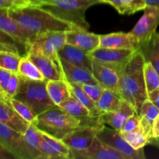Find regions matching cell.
I'll use <instances>...</instances> for the list:
<instances>
[{
    "label": "cell",
    "instance_id": "38",
    "mask_svg": "<svg viewBox=\"0 0 159 159\" xmlns=\"http://www.w3.org/2000/svg\"><path fill=\"white\" fill-rule=\"evenodd\" d=\"M30 6H33L30 0H0V9L13 10Z\"/></svg>",
    "mask_w": 159,
    "mask_h": 159
},
{
    "label": "cell",
    "instance_id": "8",
    "mask_svg": "<svg viewBox=\"0 0 159 159\" xmlns=\"http://www.w3.org/2000/svg\"><path fill=\"white\" fill-rule=\"evenodd\" d=\"M137 50L98 48L88 53L93 61L114 68L120 72L127 65Z\"/></svg>",
    "mask_w": 159,
    "mask_h": 159
},
{
    "label": "cell",
    "instance_id": "34",
    "mask_svg": "<svg viewBox=\"0 0 159 159\" xmlns=\"http://www.w3.org/2000/svg\"><path fill=\"white\" fill-rule=\"evenodd\" d=\"M138 114L146 123L154 127V123L159 115V108L149 99H147L141 107Z\"/></svg>",
    "mask_w": 159,
    "mask_h": 159
},
{
    "label": "cell",
    "instance_id": "22",
    "mask_svg": "<svg viewBox=\"0 0 159 159\" xmlns=\"http://www.w3.org/2000/svg\"><path fill=\"white\" fill-rule=\"evenodd\" d=\"M134 113H137L134 108L128 102L123 99L119 110L115 112L103 113L101 115V118L105 125L107 124L112 128L120 131L126 120Z\"/></svg>",
    "mask_w": 159,
    "mask_h": 159
},
{
    "label": "cell",
    "instance_id": "23",
    "mask_svg": "<svg viewBox=\"0 0 159 159\" xmlns=\"http://www.w3.org/2000/svg\"><path fill=\"white\" fill-rule=\"evenodd\" d=\"M59 57L73 65L88 68L93 71V60L89 56L88 53L77 47L66 43L59 51Z\"/></svg>",
    "mask_w": 159,
    "mask_h": 159
},
{
    "label": "cell",
    "instance_id": "14",
    "mask_svg": "<svg viewBox=\"0 0 159 159\" xmlns=\"http://www.w3.org/2000/svg\"><path fill=\"white\" fill-rule=\"evenodd\" d=\"M71 159H126L121 154L101 141L96 137L85 151L71 152Z\"/></svg>",
    "mask_w": 159,
    "mask_h": 159
},
{
    "label": "cell",
    "instance_id": "28",
    "mask_svg": "<svg viewBox=\"0 0 159 159\" xmlns=\"http://www.w3.org/2000/svg\"><path fill=\"white\" fill-rule=\"evenodd\" d=\"M107 4L113 6L123 15H132L144 10L147 6L145 0H107Z\"/></svg>",
    "mask_w": 159,
    "mask_h": 159
},
{
    "label": "cell",
    "instance_id": "20",
    "mask_svg": "<svg viewBox=\"0 0 159 159\" xmlns=\"http://www.w3.org/2000/svg\"><path fill=\"white\" fill-rule=\"evenodd\" d=\"M93 73L95 78L104 89H107L119 94L120 73L114 68L93 61Z\"/></svg>",
    "mask_w": 159,
    "mask_h": 159
},
{
    "label": "cell",
    "instance_id": "39",
    "mask_svg": "<svg viewBox=\"0 0 159 159\" xmlns=\"http://www.w3.org/2000/svg\"><path fill=\"white\" fill-rule=\"evenodd\" d=\"M141 125V116L138 113H134L128 118L123 125L120 133H127L136 130Z\"/></svg>",
    "mask_w": 159,
    "mask_h": 159
},
{
    "label": "cell",
    "instance_id": "11",
    "mask_svg": "<svg viewBox=\"0 0 159 159\" xmlns=\"http://www.w3.org/2000/svg\"><path fill=\"white\" fill-rule=\"evenodd\" d=\"M102 128L92 126L80 127L66 135L62 141L69 147L71 152H82L91 145Z\"/></svg>",
    "mask_w": 159,
    "mask_h": 159
},
{
    "label": "cell",
    "instance_id": "21",
    "mask_svg": "<svg viewBox=\"0 0 159 159\" xmlns=\"http://www.w3.org/2000/svg\"><path fill=\"white\" fill-rule=\"evenodd\" d=\"M61 59L62 71L68 83H97L93 71L88 68L70 63L63 58Z\"/></svg>",
    "mask_w": 159,
    "mask_h": 159
},
{
    "label": "cell",
    "instance_id": "1",
    "mask_svg": "<svg viewBox=\"0 0 159 159\" xmlns=\"http://www.w3.org/2000/svg\"><path fill=\"white\" fill-rule=\"evenodd\" d=\"M145 64L138 49L125 68L120 72L118 92L123 99L128 102L139 113L143 102L148 99L144 75Z\"/></svg>",
    "mask_w": 159,
    "mask_h": 159
},
{
    "label": "cell",
    "instance_id": "5",
    "mask_svg": "<svg viewBox=\"0 0 159 159\" xmlns=\"http://www.w3.org/2000/svg\"><path fill=\"white\" fill-rule=\"evenodd\" d=\"M48 81L30 80L20 76V89L15 99L27 104L37 116L57 107L48 95Z\"/></svg>",
    "mask_w": 159,
    "mask_h": 159
},
{
    "label": "cell",
    "instance_id": "35",
    "mask_svg": "<svg viewBox=\"0 0 159 159\" xmlns=\"http://www.w3.org/2000/svg\"><path fill=\"white\" fill-rule=\"evenodd\" d=\"M20 86V75L18 73H12L9 82L6 87V94H0V97L5 99H9L15 98L18 93Z\"/></svg>",
    "mask_w": 159,
    "mask_h": 159
},
{
    "label": "cell",
    "instance_id": "25",
    "mask_svg": "<svg viewBox=\"0 0 159 159\" xmlns=\"http://www.w3.org/2000/svg\"><path fill=\"white\" fill-rule=\"evenodd\" d=\"M41 138V131L34 124H31L23 134L26 159L40 158V143Z\"/></svg>",
    "mask_w": 159,
    "mask_h": 159
},
{
    "label": "cell",
    "instance_id": "13",
    "mask_svg": "<svg viewBox=\"0 0 159 159\" xmlns=\"http://www.w3.org/2000/svg\"><path fill=\"white\" fill-rule=\"evenodd\" d=\"M58 107H61L69 114L79 120L81 122L82 127L92 126V127H102L105 125L102 122L101 116H95L88 108L82 105L73 96L62 102Z\"/></svg>",
    "mask_w": 159,
    "mask_h": 159
},
{
    "label": "cell",
    "instance_id": "12",
    "mask_svg": "<svg viewBox=\"0 0 159 159\" xmlns=\"http://www.w3.org/2000/svg\"><path fill=\"white\" fill-rule=\"evenodd\" d=\"M0 147L7 151L14 158L26 159L23 134L0 123Z\"/></svg>",
    "mask_w": 159,
    "mask_h": 159
},
{
    "label": "cell",
    "instance_id": "4",
    "mask_svg": "<svg viewBox=\"0 0 159 159\" xmlns=\"http://www.w3.org/2000/svg\"><path fill=\"white\" fill-rule=\"evenodd\" d=\"M34 125L41 131L61 140L82 127L79 120L58 106L39 115Z\"/></svg>",
    "mask_w": 159,
    "mask_h": 159
},
{
    "label": "cell",
    "instance_id": "26",
    "mask_svg": "<svg viewBox=\"0 0 159 159\" xmlns=\"http://www.w3.org/2000/svg\"><path fill=\"white\" fill-rule=\"evenodd\" d=\"M138 50L142 54L145 62H151L159 73V32L138 46Z\"/></svg>",
    "mask_w": 159,
    "mask_h": 159
},
{
    "label": "cell",
    "instance_id": "9",
    "mask_svg": "<svg viewBox=\"0 0 159 159\" xmlns=\"http://www.w3.org/2000/svg\"><path fill=\"white\" fill-rule=\"evenodd\" d=\"M158 25L159 9L155 6H147L144 9L143 16L130 33L136 38L140 45L157 32L156 30Z\"/></svg>",
    "mask_w": 159,
    "mask_h": 159
},
{
    "label": "cell",
    "instance_id": "17",
    "mask_svg": "<svg viewBox=\"0 0 159 159\" xmlns=\"http://www.w3.org/2000/svg\"><path fill=\"white\" fill-rule=\"evenodd\" d=\"M0 123L21 134L26 133L31 124L23 119L11 104L3 98H0Z\"/></svg>",
    "mask_w": 159,
    "mask_h": 159
},
{
    "label": "cell",
    "instance_id": "31",
    "mask_svg": "<svg viewBox=\"0 0 159 159\" xmlns=\"http://www.w3.org/2000/svg\"><path fill=\"white\" fill-rule=\"evenodd\" d=\"M1 98V97H0ZM9 103L11 104L14 110L22 116L24 120L28 121L30 124H35L36 120L37 119V115L27 104L24 103L22 101L12 98V99H6Z\"/></svg>",
    "mask_w": 159,
    "mask_h": 159
},
{
    "label": "cell",
    "instance_id": "44",
    "mask_svg": "<svg viewBox=\"0 0 159 159\" xmlns=\"http://www.w3.org/2000/svg\"><path fill=\"white\" fill-rule=\"evenodd\" d=\"M153 134L155 138L159 139V124H154Z\"/></svg>",
    "mask_w": 159,
    "mask_h": 159
},
{
    "label": "cell",
    "instance_id": "43",
    "mask_svg": "<svg viewBox=\"0 0 159 159\" xmlns=\"http://www.w3.org/2000/svg\"><path fill=\"white\" fill-rule=\"evenodd\" d=\"M147 6H152L159 9V0H145Z\"/></svg>",
    "mask_w": 159,
    "mask_h": 159
},
{
    "label": "cell",
    "instance_id": "24",
    "mask_svg": "<svg viewBox=\"0 0 159 159\" xmlns=\"http://www.w3.org/2000/svg\"><path fill=\"white\" fill-rule=\"evenodd\" d=\"M47 89L50 98L56 106H60L72 96L71 85L65 79L48 81Z\"/></svg>",
    "mask_w": 159,
    "mask_h": 159
},
{
    "label": "cell",
    "instance_id": "27",
    "mask_svg": "<svg viewBox=\"0 0 159 159\" xmlns=\"http://www.w3.org/2000/svg\"><path fill=\"white\" fill-rule=\"evenodd\" d=\"M123 99L119 94L107 89H104L102 95L96 102L98 110L102 115L109 112H115L118 110L122 103Z\"/></svg>",
    "mask_w": 159,
    "mask_h": 159
},
{
    "label": "cell",
    "instance_id": "32",
    "mask_svg": "<svg viewBox=\"0 0 159 159\" xmlns=\"http://www.w3.org/2000/svg\"><path fill=\"white\" fill-rule=\"evenodd\" d=\"M144 75L148 95L159 87V73L151 62H145Z\"/></svg>",
    "mask_w": 159,
    "mask_h": 159
},
{
    "label": "cell",
    "instance_id": "30",
    "mask_svg": "<svg viewBox=\"0 0 159 159\" xmlns=\"http://www.w3.org/2000/svg\"><path fill=\"white\" fill-rule=\"evenodd\" d=\"M71 88L72 96L77 99L82 105L88 108L95 116H101L102 113L98 110L96 105V102L93 101L86 93L82 89L81 84L79 83H69Z\"/></svg>",
    "mask_w": 159,
    "mask_h": 159
},
{
    "label": "cell",
    "instance_id": "6",
    "mask_svg": "<svg viewBox=\"0 0 159 159\" xmlns=\"http://www.w3.org/2000/svg\"><path fill=\"white\" fill-rule=\"evenodd\" d=\"M66 44V32L56 31L37 35L31 42L29 51L41 53L61 64L59 51ZM28 54V53H27Z\"/></svg>",
    "mask_w": 159,
    "mask_h": 159
},
{
    "label": "cell",
    "instance_id": "40",
    "mask_svg": "<svg viewBox=\"0 0 159 159\" xmlns=\"http://www.w3.org/2000/svg\"><path fill=\"white\" fill-rule=\"evenodd\" d=\"M12 73V71L9 70L0 68V94H6V87L9 83Z\"/></svg>",
    "mask_w": 159,
    "mask_h": 159
},
{
    "label": "cell",
    "instance_id": "37",
    "mask_svg": "<svg viewBox=\"0 0 159 159\" xmlns=\"http://www.w3.org/2000/svg\"><path fill=\"white\" fill-rule=\"evenodd\" d=\"M82 89L85 93L93 99L96 102L102 95L104 88L99 83H83L81 84Z\"/></svg>",
    "mask_w": 159,
    "mask_h": 159
},
{
    "label": "cell",
    "instance_id": "36",
    "mask_svg": "<svg viewBox=\"0 0 159 159\" xmlns=\"http://www.w3.org/2000/svg\"><path fill=\"white\" fill-rule=\"evenodd\" d=\"M42 134V133H41ZM40 158L39 159H64L62 155L57 152L42 136L40 143Z\"/></svg>",
    "mask_w": 159,
    "mask_h": 159
},
{
    "label": "cell",
    "instance_id": "7",
    "mask_svg": "<svg viewBox=\"0 0 159 159\" xmlns=\"http://www.w3.org/2000/svg\"><path fill=\"white\" fill-rule=\"evenodd\" d=\"M98 138L119 152L126 159H145L144 148L136 150L123 137L122 134L113 128H109L105 125L98 132Z\"/></svg>",
    "mask_w": 159,
    "mask_h": 159
},
{
    "label": "cell",
    "instance_id": "18",
    "mask_svg": "<svg viewBox=\"0 0 159 159\" xmlns=\"http://www.w3.org/2000/svg\"><path fill=\"white\" fill-rule=\"evenodd\" d=\"M138 45V40L130 32H116L100 35L99 48L137 50Z\"/></svg>",
    "mask_w": 159,
    "mask_h": 159
},
{
    "label": "cell",
    "instance_id": "10",
    "mask_svg": "<svg viewBox=\"0 0 159 159\" xmlns=\"http://www.w3.org/2000/svg\"><path fill=\"white\" fill-rule=\"evenodd\" d=\"M0 30L3 31L29 51L31 42L37 36L23 28L9 16L7 9H0Z\"/></svg>",
    "mask_w": 159,
    "mask_h": 159
},
{
    "label": "cell",
    "instance_id": "33",
    "mask_svg": "<svg viewBox=\"0 0 159 159\" xmlns=\"http://www.w3.org/2000/svg\"><path fill=\"white\" fill-rule=\"evenodd\" d=\"M22 56L9 51H0V68L7 69L13 73L18 72L19 65Z\"/></svg>",
    "mask_w": 159,
    "mask_h": 159
},
{
    "label": "cell",
    "instance_id": "45",
    "mask_svg": "<svg viewBox=\"0 0 159 159\" xmlns=\"http://www.w3.org/2000/svg\"><path fill=\"white\" fill-rule=\"evenodd\" d=\"M154 124H159V115L158 116V117H157V119L155 120V121Z\"/></svg>",
    "mask_w": 159,
    "mask_h": 159
},
{
    "label": "cell",
    "instance_id": "29",
    "mask_svg": "<svg viewBox=\"0 0 159 159\" xmlns=\"http://www.w3.org/2000/svg\"><path fill=\"white\" fill-rule=\"evenodd\" d=\"M17 73L22 77L30 79V80H46L37 65L29 58L27 55L22 57Z\"/></svg>",
    "mask_w": 159,
    "mask_h": 159
},
{
    "label": "cell",
    "instance_id": "2",
    "mask_svg": "<svg viewBox=\"0 0 159 159\" xmlns=\"http://www.w3.org/2000/svg\"><path fill=\"white\" fill-rule=\"evenodd\" d=\"M8 12L12 19L35 36L56 31L67 32L79 28L60 20L40 6H30Z\"/></svg>",
    "mask_w": 159,
    "mask_h": 159
},
{
    "label": "cell",
    "instance_id": "3",
    "mask_svg": "<svg viewBox=\"0 0 159 159\" xmlns=\"http://www.w3.org/2000/svg\"><path fill=\"white\" fill-rule=\"evenodd\" d=\"M99 3H101L99 0H49L40 7L60 20L89 30L90 26L85 18V12Z\"/></svg>",
    "mask_w": 159,
    "mask_h": 159
},
{
    "label": "cell",
    "instance_id": "19",
    "mask_svg": "<svg viewBox=\"0 0 159 159\" xmlns=\"http://www.w3.org/2000/svg\"><path fill=\"white\" fill-rule=\"evenodd\" d=\"M126 141L136 150L144 148L147 144H155V141L158 139L154 137L153 127L142 122L141 119V125L132 131L121 133Z\"/></svg>",
    "mask_w": 159,
    "mask_h": 159
},
{
    "label": "cell",
    "instance_id": "46",
    "mask_svg": "<svg viewBox=\"0 0 159 159\" xmlns=\"http://www.w3.org/2000/svg\"><path fill=\"white\" fill-rule=\"evenodd\" d=\"M101 2V3H107V0H99Z\"/></svg>",
    "mask_w": 159,
    "mask_h": 159
},
{
    "label": "cell",
    "instance_id": "42",
    "mask_svg": "<svg viewBox=\"0 0 159 159\" xmlns=\"http://www.w3.org/2000/svg\"><path fill=\"white\" fill-rule=\"evenodd\" d=\"M31 2H32L33 6H42L44 3L48 2L49 0H30Z\"/></svg>",
    "mask_w": 159,
    "mask_h": 159
},
{
    "label": "cell",
    "instance_id": "16",
    "mask_svg": "<svg viewBox=\"0 0 159 159\" xmlns=\"http://www.w3.org/2000/svg\"><path fill=\"white\" fill-rule=\"evenodd\" d=\"M66 43L73 45L89 53L99 48L100 35L77 28L66 32Z\"/></svg>",
    "mask_w": 159,
    "mask_h": 159
},
{
    "label": "cell",
    "instance_id": "15",
    "mask_svg": "<svg viewBox=\"0 0 159 159\" xmlns=\"http://www.w3.org/2000/svg\"><path fill=\"white\" fill-rule=\"evenodd\" d=\"M27 56L37 65L46 80H66L62 71L61 65L51 57L36 51L28 52Z\"/></svg>",
    "mask_w": 159,
    "mask_h": 159
},
{
    "label": "cell",
    "instance_id": "41",
    "mask_svg": "<svg viewBox=\"0 0 159 159\" xmlns=\"http://www.w3.org/2000/svg\"><path fill=\"white\" fill-rule=\"evenodd\" d=\"M148 99L159 108V87L152 93H148Z\"/></svg>",
    "mask_w": 159,
    "mask_h": 159
}]
</instances>
